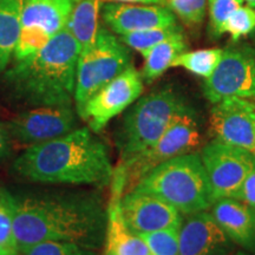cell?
<instances>
[{
	"mask_svg": "<svg viewBox=\"0 0 255 255\" xmlns=\"http://www.w3.org/2000/svg\"><path fill=\"white\" fill-rule=\"evenodd\" d=\"M103 19L105 24L120 36L131 32L177 25L176 18L171 9L151 4H107L103 7Z\"/></svg>",
	"mask_w": 255,
	"mask_h": 255,
	"instance_id": "cell-16",
	"label": "cell"
},
{
	"mask_svg": "<svg viewBox=\"0 0 255 255\" xmlns=\"http://www.w3.org/2000/svg\"><path fill=\"white\" fill-rule=\"evenodd\" d=\"M253 155L255 156V149H254V151H253Z\"/></svg>",
	"mask_w": 255,
	"mask_h": 255,
	"instance_id": "cell-36",
	"label": "cell"
},
{
	"mask_svg": "<svg viewBox=\"0 0 255 255\" xmlns=\"http://www.w3.org/2000/svg\"><path fill=\"white\" fill-rule=\"evenodd\" d=\"M228 255H253V253H250V252L246 251H234L232 253H229Z\"/></svg>",
	"mask_w": 255,
	"mask_h": 255,
	"instance_id": "cell-33",
	"label": "cell"
},
{
	"mask_svg": "<svg viewBox=\"0 0 255 255\" xmlns=\"http://www.w3.org/2000/svg\"><path fill=\"white\" fill-rule=\"evenodd\" d=\"M223 50L221 49H205L183 52L174 60L171 68H183L194 75L202 78H208L214 72L218 64L221 60Z\"/></svg>",
	"mask_w": 255,
	"mask_h": 255,
	"instance_id": "cell-22",
	"label": "cell"
},
{
	"mask_svg": "<svg viewBox=\"0 0 255 255\" xmlns=\"http://www.w3.org/2000/svg\"><path fill=\"white\" fill-rule=\"evenodd\" d=\"M180 33H182V30H181L178 25H175V26L170 27L151 28V30L131 32V33L121 36L120 39L127 46L131 47V49L136 50L137 52L141 53L142 56H144L157 44Z\"/></svg>",
	"mask_w": 255,
	"mask_h": 255,
	"instance_id": "cell-23",
	"label": "cell"
},
{
	"mask_svg": "<svg viewBox=\"0 0 255 255\" xmlns=\"http://www.w3.org/2000/svg\"><path fill=\"white\" fill-rule=\"evenodd\" d=\"M2 193H4V190H2L1 188H0V196H1V194H2Z\"/></svg>",
	"mask_w": 255,
	"mask_h": 255,
	"instance_id": "cell-35",
	"label": "cell"
},
{
	"mask_svg": "<svg viewBox=\"0 0 255 255\" xmlns=\"http://www.w3.org/2000/svg\"><path fill=\"white\" fill-rule=\"evenodd\" d=\"M121 213L127 226L136 234L180 228L183 215L159 197L138 190L124 193Z\"/></svg>",
	"mask_w": 255,
	"mask_h": 255,
	"instance_id": "cell-14",
	"label": "cell"
},
{
	"mask_svg": "<svg viewBox=\"0 0 255 255\" xmlns=\"http://www.w3.org/2000/svg\"><path fill=\"white\" fill-rule=\"evenodd\" d=\"M203 94L210 103L231 97L255 100V52L250 47L223 50L212 76L203 82Z\"/></svg>",
	"mask_w": 255,
	"mask_h": 255,
	"instance_id": "cell-10",
	"label": "cell"
},
{
	"mask_svg": "<svg viewBox=\"0 0 255 255\" xmlns=\"http://www.w3.org/2000/svg\"><path fill=\"white\" fill-rule=\"evenodd\" d=\"M131 66L127 45L104 27L98 28L94 45L79 53L75 104L81 111L96 92Z\"/></svg>",
	"mask_w": 255,
	"mask_h": 255,
	"instance_id": "cell-6",
	"label": "cell"
},
{
	"mask_svg": "<svg viewBox=\"0 0 255 255\" xmlns=\"http://www.w3.org/2000/svg\"><path fill=\"white\" fill-rule=\"evenodd\" d=\"M175 13L188 25H197L205 19L207 0H165Z\"/></svg>",
	"mask_w": 255,
	"mask_h": 255,
	"instance_id": "cell-28",
	"label": "cell"
},
{
	"mask_svg": "<svg viewBox=\"0 0 255 255\" xmlns=\"http://www.w3.org/2000/svg\"><path fill=\"white\" fill-rule=\"evenodd\" d=\"M102 0H75L68 28L82 51L94 45L98 33V14Z\"/></svg>",
	"mask_w": 255,
	"mask_h": 255,
	"instance_id": "cell-20",
	"label": "cell"
},
{
	"mask_svg": "<svg viewBox=\"0 0 255 255\" xmlns=\"http://www.w3.org/2000/svg\"><path fill=\"white\" fill-rule=\"evenodd\" d=\"M104 255H110V254H107V253H105V254H104Z\"/></svg>",
	"mask_w": 255,
	"mask_h": 255,
	"instance_id": "cell-37",
	"label": "cell"
},
{
	"mask_svg": "<svg viewBox=\"0 0 255 255\" xmlns=\"http://www.w3.org/2000/svg\"><path fill=\"white\" fill-rule=\"evenodd\" d=\"M242 1H246L251 7H255V0H242Z\"/></svg>",
	"mask_w": 255,
	"mask_h": 255,
	"instance_id": "cell-34",
	"label": "cell"
},
{
	"mask_svg": "<svg viewBox=\"0 0 255 255\" xmlns=\"http://www.w3.org/2000/svg\"><path fill=\"white\" fill-rule=\"evenodd\" d=\"M18 254L13 225V196L4 190L0 196V255Z\"/></svg>",
	"mask_w": 255,
	"mask_h": 255,
	"instance_id": "cell-24",
	"label": "cell"
},
{
	"mask_svg": "<svg viewBox=\"0 0 255 255\" xmlns=\"http://www.w3.org/2000/svg\"><path fill=\"white\" fill-rule=\"evenodd\" d=\"M24 0H0V73L14 56L21 31Z\"/></svg>",
	"mask_w": 255,
	"mask_h": 255,
	"instance_id": "cell-19",
	"label": "cell"
},
{
	"mask_svg": "<svg viewBox=\"0 0 255 255\" xmlns=\"http://www.w3.org/2000/svg\"><path fill=\"white\" fill-rule=\"evenodd\" d=\"M187 43L183 32L169 38L152 47L144 55V66L142 70V78L146 83H151L161 77L169 68L173 66L174 60L181 53L186 52Z\"/></svg>",
	"mask_w": 255,
	"mask_h": 255,
	"instance_id": "cell-21",
	"label": "cell"
},
{
	"mask_svg": "<svg viewBox=\"0 0 255 255\" xmlns=\"http://www.w3.org/2000/svg\"><path fill=\"white\" fill-rule=\"evenodd\" d=\"M241 5L242 0H209L210 27L215 36H221L226 20Z\"/></svg>",
	"mask_w": 255,
	"mask_h": 255,
	"instance_id": "cell-29",
	"label": "cell"
},
{
	"mask_svg": "<svg viewBox=\"0 0 255 255\" xmlns=\"http://www.w3.org/2000/svg\"><path fill=\"white\" fill-rule=\"evenodd\" d=\"M235 199L242 201L255 208V168L250 174V176L246 178L244 184H242L240 191Z\"/></svg>",
	"mask_w": 255,
	"mask_h": 255,
	"instance_id": "cell-30",
	"label": "cell"
},
{
	"mask_svg": "<svg viewBox=\"0 0 255 255\" xmlns=\"http://www.w3.org/2000/svg\"><path fill=\"white\" fill-rule=\"evenodd\" d=\"M107 1H116V2H128V4H157L159 1H165V0H107Z\"/></svg>",
	"mask_w": 255,
	"mask_h": 255,
	"instance_id": "cell-32",
	"label": "cell"
},
{
	"mask_svg": "<svg viewBox=\"0 0 255 255\" xmlns=\"http://www.w3.org/2000/svg\"><path fill=\"white\" fill-rule=\"evenodd\" d=\"M178 255H228L237 245L208 212L187 215L178 232Z\"/></svg>",
	"mask_w": 255,
	"mask_h": 255,
	"instance_id": "cell-15",
	"label": "cell"
},
{
	"mask_svg": "<svg viewBox=\"0 0 255 255\" xmlns=\"http://www.w3.org/2000/svg\"><path fill=\"white\" fill-rule=\"evenodd\" d=\"M178 232L180 228H169L138 235L145 241L150 255H178Z\"/></svg>",
	"mask_w": 255,
	"mask_h": 255,
	"instance_id": "cell-25",
	"label": "cell"
},
{
	"mask_svg": "<svg viewBox=\"0 0 255 255\" xmlns=\"http://www.w3.org/2000/svg\"><path fill=\"white\" fill-rule=\"evenodd\" d=\"M202 144V133L195 111H184L169 126L163 135L145 151L119 164L115 171L120 173L126 182V191H130L158 164L177 156L195 152Z\"/></svg>",
	"mask_w": 255,
	"mask_h": 255,
	"instance_id": "cell-7",
	"label": "cell"
},
{
	"mask_svg": "<svg viewBox=\"0 0 255 255\" xmlns=\"http://www.w3.org/2000/svg\"><path fill=\"white\" fill-rule=\"evenodd\" d=\"M255 30V9L251 6L240 7L235 9L229 15L225 25L223 33H229L233 40L240 39L241 37L247 36L252 31Z\"/></svg>",
	"mask_w": 255,
	"mask_h": 255,
	"instance_id": "cell-27",
	"label": "cell"
},
{
	"mask_svg": "<svg viewBox=\"0 0 255 255\" xmlns=\"http://www.w3.org/2000/svg\"><path fill=\"white\" fill-rule=\"evenodd\" d=\"M189 109L182 96L170 88L159 89L138 98L124 115L116 133L119 164H124L150 148L169 126Z\"/></svg>",
	"mask_w": 255,
	"mask_h": 255,
	"instance_id": "cell-5",
	"label": "cell"
},
{
	"mask_svg": "<svg viewBox=\"0 0 255 255\" xmlns=\"http://www.w3.org/2000/svg\"><path fill=\"white\" fill-rule=\"evenodd\" d=\"M108 206L95 193L13 196L19 252L43 241L73 242L97 251L105 244Z\"/></svg>",
	"mask_w": 255,
	"mask_h": 255,
	"instance_id": "cell-1",
	"label": "cell"
},
{
	"mask_svg": "<svg viewBox=\"0 0 255 255\" xmlns=\"http://www.w3.org/2000/svg\"><path fill=\"white\" fill-rule=\"evenodd\" d=\"M12 141L9 132L6 128L5 123L0 122V162L4 161L11 155L12 151Z\"/></svg>",
	"mask_w": 255,
	"mask_h": 255,
	"instance_id": "cell-31",
	"label": "cell"
},
{
	"mask_svg": "<svg viewBox=\"0 0 255 255\" xmlns=\"http://www.w3.org/2000/svg\"><path fill=\"white\" fill-rule=\"evenodd\" d=\"M20 255H97L91 248L65 241H43L19 252Z\"/></svg>",
	"mask_w": 255,
	"mask_h": 255,
	"instance_id": "cell-26",
	"label": "cell"
},
{
	"mask_svg": "<svg viewBox=\"0 0 255 255\" xmlns=\"http://www.w3.org/2000/svg\"><path fill=\"white\" fill-rule=\"evenodd\" d=\"M210 215L237 246L255 253V208L233 197L216 200Z\"/></svg>",
	"mask_w": 255,
	"mask_h": 255,
	"instance_id": "cell-18",
	"label": "cell"
},
{
	"mask_svg": "<svg viewBox=\"0 0 255 255\" xmlns=\"http://www.w3.org/2000/svg\"><path fill=\"white\" fill-rule=\"evenodd\" d=\"M131 190L151 194L183 216L206 212L215 202L200 154L181 155L151 169Z\"/></svg>",
	"mask_w": 255,
	"mask_h": 255,
	"instance_id": "cell-4",
	"label": "cell"
},
{
	"mask_svg": "<svg viewBox=\"0 0 255 255\" xmlns=\"http://www.w3.org/2000/svg\"><path fill=\"white\" fill-rule=\"evenodd\" d=\"M12 141L32 146L41 144L77 129L72 105H47L24 111L5 123Z\"/></svg>",
	"mask_w": 255,
	"mask_h": 255,
	"instance_id": "cell-12",
	"label": "cell"
},
{
	"mask_svg": "<svg viewBox=\"0 0 255 255\" xmlns=\"http://www.w3.org/2000/svg\"><path fill=\"white\" fill-rule=\"evenodd\" d=\"M209 128L216 141L253 152L255 149V102L231 97L214 104Z\"/></svg>",
	"mask_w": 255,
	"mask_h": 255,
	"instance_id": "cell-13",
	"label": "cell"
},
{
	"mask_svg": "<svg viewBox=\"0 0 255 255\" xmlns=\"http://www.w3.org/2000/svg\"><path fill=\"white\" fill-rule=\"evenodd\" d=\"M200 157L215 201L238 195L242 184L255 168V156L216 139L203 146Z\"/></svg>",
	"mask_w": 255,
	"mask_h": 255,
	"instance_id": "cell-9",
	"label": "cell"
},
{
	"mask_svg": "<svg viewBox=\"0 0 255 255\" xmlns=\"http://www.w3.org/2000/svg\"><path fill=\"white\" fill-rule=\"evenodd\" d=\"M18 176L37 183L110 186L115 168L107 146L87 127L32 145L13 162Z\"/></svg>",
	"mask_w": 255,
	"mask_h": 255,
	"instance_id": "cell-2",
	"label": "cell"
},
{
	"mask_svg": "<svg viewBox=\"0 0 255 255\" xmlns=\"http://www.w3.org/2000/svg\"><path fill=\"white\" fill-rule=\"evenodd\" d=\"M81 47L68 28L26 58L14 60L5 72L8 91L18 101L36 105H71Z\"/></svg>",
	"mask_w": 255,
	"mask_h": 255,
	"instance_id": "cell-3",
	"label": "cell"
},
{
	"mask_svg": "<svg viewBox=\"0 0 255 255\" xmlns=\"http://www.w3.org/2000/svg\"><path fill=\"white\" fill-rule=\"evenodd\" d=\"M73 4L75 0H24L14 60L34 55L66 28Z\"/></svg>",
	"mask_w": 255,
	"mask_h": 255,
	"instance_id": "cell-8",
	"label": "cell"
},
{
	"mask_svg": "<svg viewBox=\"0 0 255 255\" xmlns=\"http://www.w3.org/2000/svg\"><path fill=\"white\" fill-rule=\"evenodd\" d=\"M110 186L111 196L108 203L105 253L110 255H150L145 241L128 227L121 213V199L126 191L122 175L114 171Z\"/></svg>",
	"mask_w": 255,
	"mask_h": 255,
	"instance_id": "cell-17",
	"label": "cell"
},
{
	"mask_svg": "<svg viewBox=\"0 0 255 255\" xmlns=\"http://www.w3.org/2000/svg\"><path fill=\"white\" fill-rule=\"evenodd\" d=\"M142 92V75L131 65L96 92L78 111V116L88 123L92 132H98L135 103Z\"/></svg>",
	"mask_w": 255,
	"mask_h": 255,
	"instance_id": "cell-11",
	"label": "cell"
}]
</instances>
